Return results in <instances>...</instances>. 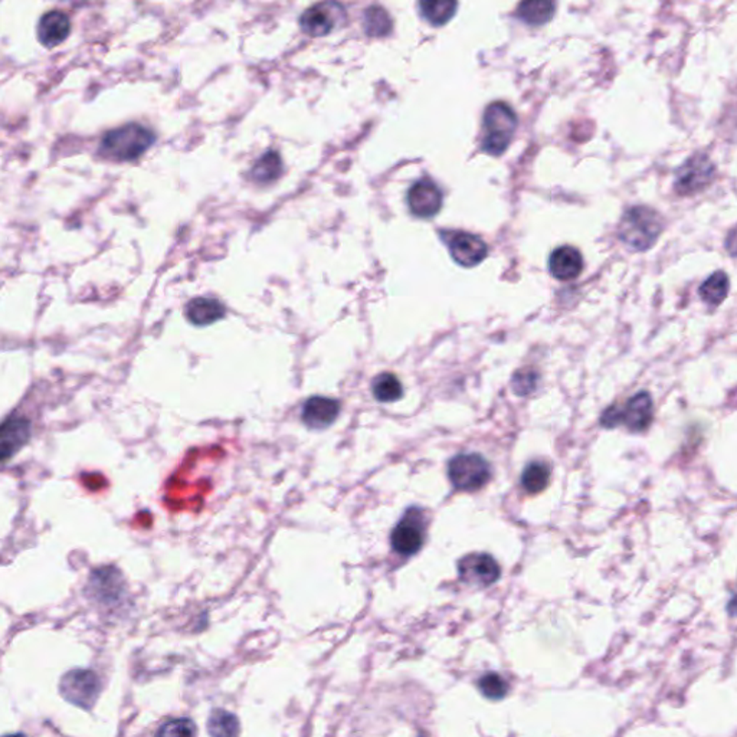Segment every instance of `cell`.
<instances>
[{
	"mask_svg": "<svg viewBox=\"0 0 737 737\" xmlns=\"http://www.w3.org/2000/svg\"><path fill=\"white\" fill-rule=\"evenodd\" d=\"M727 293H729V278L721 271L709 276L704 281L703 285L700 287V296L711 306H719V304L723 303L724 298L727 297Z\"/></svg>",
	"mask_w": 737,
	"mask_h": 737,
	"instance_id": "24",
	"label": "cell"
},
{
	"mask_svg": "<svg viewBox=\"0 0 737 737\" xmlns=\"http://www.w3.org/2000/svg\"><path fill=\"white\" fill-rule=\"evenodd\" d=\"M457 0H420V14L434 26H442L457 12Z\"/></svg>",
	"mask_w": 737,
	"mask_h": 737,
	"instance_id": "19",
	"label": "cell"
},
{
	"mask_svg": "<svg viewBox=\"0 0 737 737\" xmlns=\"http://www.w3.org/2000/svg\"><path fill=\"white\" fill-rule=\"evenodd\" d=\"M550 483V467L545 462H530L522 475V485L529 494H539Z\"/></svg>",
	"mask_w": 737,
	"mask_h": 737,
	"instance_id": "21",
	"label": "cell"
},
{
	"mask_svg": "<svg viewBox=\"0 0 737 737\" xmlns=\"http://www.w3.org/2000/svg\"><path fill=\"white\" fill-rule=\"evenodd\" d=\"M366 34L368 36H386L392 32V19L382 6H370L366 9L363 19Z\"/></svg>",
	"mask_w": 737,
	"mask_h": 737,
	"instance_id": "23",
	"label": "cell"
},
{
	"mask_svg": "<svg viewBox=\"0 0 737 737\" xmlns=\"http://www.w3.org/2000/svg\"><path fill=\"white\" fill-rule=\"evenodd\" d=\"M156 141L153 131L141 124H127L109 131L99 143L101 158L113 161H133L146 153Z\"/></svg>",
	"mask_w": 737,
	"mask_h": 737,
	"instance_id": "1",
	"label": "cell"
},
{
	"mask_svg": "<svg viewBox=\"0 0 737 737\" xmlns=\"http://www.w3.org/2000/svg\"><path fill=\"white\" fill-rule=\"evenodd\" d=\"M32 425L27 418L12 415L0 423V462L11 460L31 438Z\"/></svg>",
	"mask_w": 737,
	"mask_h": 737,
	"instance_id": "12",
	"label": "cell"
},
{
	"mask_svg": "<svg viewBox=\"0 0 737 737\" xmlns=\"http://www.w3.org/2000/svg\"><path fill=\"white\" fill-rule=\"evenodd\" d=\"M455 263L465 268L478 265L487 256V245L478 236L467 233H442Z\"/></svg>",
	"mask_w": 737,
	"mask_h": 737,
	"instance_id": "10",
	"label": "cell"
},
{
	"mask_svg": "<svg viewBox=\"0 0 737 737\" xmlns=\"http://www.w3.org/2000/svg\"><path fill=\"white\" fill-rule=\"evenodd\" d=\"M536 385L537 375L532 370H522V372L515 373L514 379H513V389L517 395H529L536 389Z\"/></svg>",
	"mask_w": 737,
	"mask_h": 737,
	"instance_id": "28",
	"label": "cell"
},
{
	"mask_svg": "<svg viewBox=\"0 0 737 737\" xmlns=\"http://www.w3.org/2000/svg\"><path fill=\"white\" fill-rule=\"evenodd\" d=\"M372 392L379 402H396L403 396L402 383L392 373H382L373 380Z\"/></svg>",
	"mask_w": 737,
	"mask_h": 737,
	"instance_id": "22",
	"label": "cell"
},
{
	"mask_svg": "<svg viewBox=\"0 0 737 737\" xmlns=\"http://www.w3.org/2000/svg\"><path fill=\"white\" fill-rule=\"evenodd\" d=\"M340 403L325 396H313L304 403L301 420L310 430H326L337 420Z\"/></svg>",
	"mask_w": 737,
	"mask_h": 737,
	"instance_id": "14",
	"label": "cell"
},
{
	"mask_svg": "<svg viewBox=\"0 0 737 737\" xmlns=\"http://www.w3.org/2000/svg\"><path fill=\"white\" fill-rule=\"evenodd\" d=\"M517 129V117L512 107L505 103H493L487 107L483 119V151L492 156H502Z\"/></svg>",
	"mask_w": 737,
	"mask_h": 737,
	"instance_id": "3",
	"label": "cell"
},
{
	"mask_svg": "<svg viewBox=\"0 0 737 737\" xmlns=\"http://www.w3.org/2000/svg\"><path fill=\"white\" fill-rule=\"evenodd\" d=\"M714 168L704 156L690 159L677 176L676 189L681 195H691L706 188L713 179Z\"/></svg>",
	"mask_w": 737,
	"mask_h": 737,
	"instance_id": "13",
	"label": "cell"
},
{
	"mask_svg": "<svg viewBox=\"0 0 737 737\" xmlns=\"http://www.w3.org/2000/svg\"><path fill=\"white\" fill-rule=\"evenodd\" d=\"M458 575L464 584L488 587L500 579L502 569L487 553H470L458 562Z\"/></svg>",
	"mask_w": 737,
	"mask_h": 737,
	"instance_id": "9",
	"label": "cell"
},
{
	"mask_svg": "<svg viewBox=\"0 0 737 737\" xmlns=\"http://www.w3.org/2000/svg\"><path fill=\"white\" fill-rule=\"evenodd\" d=\"M478 689L490 700L504 699L505 694L509 691L505 680L497 672H487L485 676H483L478 681Z\"/></svg>",
	"mask_w": 737,
	"mask_h": 737,
	"instance_id": "26",
	"label": "cell"
},
{
	"mask_svg": "<svg viewBox=\"0 0 737 737\" xmlns=\"http://www.w3.org/2000/svg\"><path fill=\"white\" fill-rule=\"evenodd\" d=\"M408 206L418 218H432L442 206V192L431 179H420L408 192Z\"/></svg>",
	"mask_w": 737,
	"mask_h": 737,
	"instance_id": "11",
	"label": "cell"
},
{
	"mask_svg": "<svg viewBox=\"0 0 737 737\" xmlns=\"http://www.w3.org/2000/svg\"><path fill=\"white\" fill-rule=\"evenodd\" d=\"M555 14V0H522L517 16L533 26L547 24Z\"/></svg>",
	"mask_w": 737,
	"mask_h": 737,
	"instance_id": "18",
	"label": "cell"
},
{
	"mask_svg": "<svg viewBox=\"0 0 737 737\" xmlns=\"http://www.w3.org/2000/svg\"><path fill=\"white\" fill-rule=\"evenodd\" d=\"M184 313L192 325L205 327L223 318L225 307L215 298H195L188 303Z\"/></svg>",
	"mask_w": 737,
	"mask_h": 737,
	"instance_id": "17",
	"label": "cell"
},
{
	"mask_svg": "<svg viewBox=\"0 0 737 737\" xmlns=\"http://www.w3.org/2000/svg\"><path fill=\"white\" fill-rule=\"evenodd\" d=\"M662 228L664 223L659 212L649 206H635L622 218L619 236L631 250L647 251L657 243Z\"/></svg>",
	"mask_w": 737,
	"mask_h": 737,
	"instance_id": "2",
	"label": "cell"
},
{
	"mask_svg": "<svg viewBox=\"0 0 737 737\" xmlns=\"http://www.w3.org/2000/svg\"><path fill=\"white\" fill-rule=\"evenodd\" d=\"M283 173V161L276 151H266L254 164L251 178L260 184H268L276 181Z\"/></svg>",
	"mask_w": 737,
	"mask_h": 737,
	"instance_id": "20",
	"label": "cell"
},
{
	"mask_svg": "<svg viewBox=\"0 0 737 737\" xmlns=\"http://www.w3.org/2000/svg\"><path fill=\"white\" fill-rule=\"evenodd\" d=\"M549 266L556 280L572 281L584 270V258L574 246H560L550 255Z\"/></svg>",
	"mask_w": 737,
	"mask_h": 737,
	"instance_id": "15",
	"label": "cell"
},
{
	"mask_svg": "<svg viewBox=\"0 0 737 737\" xmlns=\"http://www.w3.org/2000/svg\"><path fill=\"white\" fill-rule=\"evenodd\" d=\"M69 34H71V22L66 14L52 11L41 17L38 24V39L47 48L58 47L67 41Z\"/></svg>",
	"mask_w": 737,
	"mask_h": 737,
	"instance_id": "16",
	"label": "cell"
},
{
	"mask_svg": "<svg viewBox=\"0 0 737 737\" xmlns=\"http://www.w3.org/2000/svg\"><path fill=\"white\" fill-rule=\"evenodd\" d=\"M99 690L101 683L99 677L96 672L89 670H72L62 677L59 684L62 697L69 703L82 707L86 711H89L96 703Z\"/></svg>",
	"mask_w": 737,
	"mask_h": 737,
	"instance_id": "7",
	"label": "cell"
},
{
	"mask_svg": "<svg viewBox=\"0 0 737 737\" xmlns=\"http://www.w3.org/2000/svg\"><path fill=\"white\" fill-rule=\"evenodd\" d=\"M208 733L211 736H235L239 733L238 719L228 711H215L209 717Z\"/></svg>",
	"mask_w": 737,
	"mask_h": 737,
	"instance_id": "25",
	"label": "cell"
},
{
	"mask_svg": "<svg viewBox=\"0 0 737 737\" xmlns=\"http://www.w3.org/2000/svg\"><path fill=\"white\" fill-rule=\"evenodd\" d=\"M345 21V7L335 0H326L301 15L300 26L310 36H326L342 26Z\"/></svg>",
	"mask_w": 737,
	"mask_h": 737,
	"instance_id": "8",
	"label": "cell"
},
{
	"mask_svg": "<svg viewBox=\"0 0 737 737\" xmlns=\"http://www.w3.org/2000/svg\"><path fill=\"white\" fill-rule=\"evenodd\" d=\"M448 477L461 492H478L492 480V467L483 455L458 454L448 462Z\"/></svg>",
	"mask_w": 737,
	"mask_h": 737,
	"instance_id": "5",
	"label": "cell"
},
{
	"mask_svg": "<svg viewBox=\"0 0 737 737\" xmlns=\"http://www.w3.org/2000/svg\"><path fill=\"white\" fill-rule=\"evenodd\" d=\"M196 726L191 719H173L159 729L161 736H195Z\"/></svg>",
	"mask_w": 737,
	"mask_h": 737,
	"instance_id": "27",
	"label": "cell"
},
{
	"mask_svg": "<svg viewBox=\"0 0 737 737\" xmlns=\"http://www.w3.org/2000/svg\"><path fill=\"white\" fill-rule=\"evenodd\" d=\"M654 418V405L651 396L647 392H639L632 396L624 408H607L601 418L605 428H617L621 423L632 432H642L651 425Z\"/></svg>",
	"mask_w": 737,
	"mask_h": 737,
	"instance_id": "4",
	"label": "cell"
},
{
	"mask_svg": "<svg viewBox=\"0 0 737 737\" xmlns=\"http://www.w3.org/2000/svg\"><path fill=\"white\" fill-rule=\"evenodd\" d=\"M427 536V522L422 510L410 507L390 535V545L400 556H413L422 549Z\"/></svg>",
	"mask_w": 737,
	"mask_h": 737,
	"instance_id": "6",
	"label": "cell"
}]
</instances>
